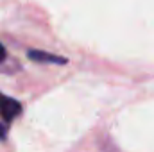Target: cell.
<instances>
[{"mask_svg":"<svg viewBox=\"0 0 154 152\" xmlns=\"http://www.w3.org/2000/svg\"><path fill=\"white\" fill-rule=\"evenodd\" d=\"M22 113V104L4 93H0V116L5 123L13 122L18 114Z\"/></svg>","mask_w":154,"mask_h":152,"instance_id":"obj_1","label":"cell"},{"mask_svg":"<svg viewBox=\"0 0 154 152\" xmlns=\"http://www.w3.org/2000/svg\"><path fill=\"white\" fill-rule=\"evenodd\" d=\"M27 56H29V59H32L36 63H56V65H65L66 63L65 57H59V56H54V54H48V52H43V50H29Z\"/></svg>","mask_w":154,"mask_h":152,"instance_id":"obj_2","label":"cell"},{"mask_svg":"<svg viewBox=\"0 0 154 152\" xmlns=\"http://www.w3.org/2000/svg\"><path fill=\"white\" fill-rule=\"evenodd\" d=\"M5 134H7L5 123H0V140H5Z\"/></svg>","mask_w":154,"mask_h":152,"instance_id":"obj_3","label":"cell"},{"mask_svg":"<svg viewBox=\"0 0 154 152\" xmlns=\"http://www.w3.org/2000/svg\"><path fill=\"white\" fill-rule=\"evenodd\" d=\"M5 59V48H4V45L0 43V63Z\"/></svg>","mask_w":154,"mask_h":152,"instance_id":"obj_4","label":"cell"}]
</instances>
